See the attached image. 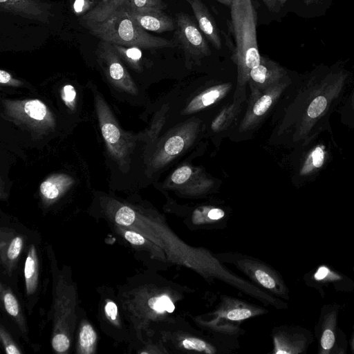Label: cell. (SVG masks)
I'll list each match as a JSON object with an SVG mask.
<instances>
[{"label":"cell","mask_w":354,"mask_h":354,"mask_svg":"<svg viewBox=\"0 0 354 354\" xmlns=\"http://www.w3.org/2000/svg\"><path fill=\"white\" fill-rule=\"evenodd\" d=\"M347 62L317 65L301 76L289 123L292 142L299 147H308L321 133L330 130L329 118L353 77Z\"/></svg>","instance_id":"1"},{"label":"cell","mask_w":354,"mask_h":354,"mask_svg":"<svg viewBox=\"0 0 354 354\" xmlns=\"http://www.w3.org/2000/svg\"><path fill=\"white\" fill-rule=\"evenodd\" d=\"M230 8L229 47L237 67L238 86L241 88L248 82L250 71L261 60L257 37V15L252 0H233Z\"/></svg>","instance_id":"2"},{"label":"cell","mask_w":354,"mask_h":354,"mask_svg":"<svg viewBox=\"0 0 354 354\" xmlns=\"http://www.w3.org/2000/svg\"><path fill=\"white\" fill-rule=\"evenodd\" d=\"M126 3L101 21L85 22L84 26L91 34L112 44L147 49L176 46L172 40L153 36L140 26L129 15Z\"/></svg>","instance_id":"3"},{"label":"cell","mask_w":354,"mask_h":354,"mask_svg":"<svg viewBox=\"0 0 354 354\" xmlns=\"http://www.w3.org/2000/svg\"><path fill=\"white\" fill-rule=\"evenodd\" d=\"M54 290V326L52 347L58 353H66L71 347V337L76 323V292L72 282L56 271V264H51Z\"/></svg>","instance_id":"4"},{"label":"cell","mask_w":354,"mask_h":354,"mask_svg":"<svg viewBox=\"0 0 354 354\" xmlns=\"http://www.w3.org/2000/svg\"><path fill=\"white\" fill-rule=\"evenodd\" d=\"M174 21L173 41L184 51L185 55L195 59L209 55L210 49L206 39L188 15L177 13Z\"/></svg>","instance_id":"5"},{"label":"cell","mask_w":354,"mask_h":354,"mask_svg":"<svg viewBox=\"0 0 354 354\" xmlns=\"http://www.w3.org/2000/svg\"><path fill=\"white\" fill-rule=\"evenodd\" d=\"M290 78L288 71L278 63L261 56L259 64L250 73V99L260 95L264 91Z\"/></svg>","instance_id":"6"},{"label":"cell","mask_w":354,"mask_h":354,"mask_svg":"<svg viewBox=\"0 0 354 354\" xmlns=\"http://www.w3.org/2000/svg\"><path fill=\"white\" fill-rule=\"evenodd\" d=\"M291 83L292 80L290 77L266 89L258 97L250 99V105L241 124V129H247L256 124Z\"/></svg>","instance_id":"7"},{"label":"cell","mask_w":354,"mask_h":354,"mask_svg":"<svg viewBox=\"0 0 354 354\" xmlns=\"http://www.w3.org/2000/svg\"><path fill=\"white\" fill-rule=\"evenodd\" d=\"M1 10L24 18L48 24L51 5L41 0H0Z\"/></svg>","instance_id":"8"},{"label":"cell","mask_w":354,"mask_h":354,"mask_svg":"<svg viewBox=\"0 0 354 354\" xmlns=\"http://www.w3.org/2000/svg\"><path fill=\"white\" fill-rule=\"evenodd\" d=\"M127 9L136 22L146 30L160 33L175 29V21L165 10L151 8L130 10L128 7Z\"/></svg>","instance_id":"9"},{"label":"cell","mask_w":354,"mask_h":354,"mask_svg":"<svg viewBox=\"0 0 354 354\" xmlns=\"http://www.w3.org/2000/svg\"><path fill=\"white\" fill-rule=\"evenodd\" d=\"M191 6L199 28L209 42L218 50L221 48L219 30L209 10L201 0H186Z\"/></svg>","instance_id":"10"},{"label":"cell","mask_w":354,"mask_h":354,"mask_svg":"<svg viewBox=\"0 0 354 354\" xmlns=\"http://www.w3.org/2000/svg\"><path fill=\"white\" fill-rule=\"evenodd\" d=\"M195 129L191 124L182 127L165 142L158 156V164L164 165L180 154L190 143L194 136Z\"/></svg>","instance_id":"11"},{"label":"cell","mask_w":354,"mask_h":354,"mask_svg":"<svg viewBox=\"0 0 354 354\" xmlns=\"http://www.w3.org/2000/svg\"><path fill=\"white\" fill-rule=\"evenodd\" d=\"M1 259L8 273H11L12 269L17 265V261L21 255L25 243V236L22 234L15 235L10 232L11 239L9 240L7 234L1 229Z\"/></svg>","instance_id":"12"},{"label":"cell","mask_w":354,"mask_h":354,"mask_svg":"<svg viewBox=\"0 0 354 354\" xmlns=\"http://www.w3.org/2000/svg\"><path fill=\"white\" fill-rule=\"evenodd\" d=\"M24 279L27 299L33 300L39 287V264L36 245H29L24 266Z\"/></svg>","instance_id":"13"},{"label":"cell","mask_w":354,"mask_h":354,"mask_svg":"<svg viewBox=\"0 0 354 354\" xmlns=\"http://www.w3.org/2000/svg\"><path fill=\"white\" fill-rule=\"evenodd\" d=\"M232 87L230 83L212 86L193 98L185 108V114L199 111L221 100Z\"/></svg>","instance_id":"14"},{"label":"cell","mask_w":354,"mask_h":354,"mask_svg":"<svg viewBox=\"0 0 354 354\" xmlns=\"http://www.w3.org/2000/svg\"><path fill=\"white\" fill-rule=\"evenodd\" d=\"M328 157V153L325 145L319 143L314 145L308 150L300 166L299 176L310 178L324 167Z\"/></svg>","instance_id":"15"},{"label":"cell","mask_w":354,"mask_h":354,"mask_svg":"<svg viewBox=\"0 0 354 354\" xmlns=\"http://www.w3.org/2000/svg\"><path fill=\"white\" fill-rule=\"evenodd\" d=\"M1 298L6 313L16 322L23 335L27 338V326L21 305L13 292L3 283H1Z\"/></svg>","instance_id":"16"},{"label":"cell","mask_w":354,"mask_h":354,"mask_svg":"<svg viewBox=\"0 0 354 354\" xmlns=\"http://www.w3.org/2000/svg\"><path fill=\"white\" fill-rule=\"evenodd\" d=\"M295 11L301 17L312 19L324 16L331 7L333 0H288Z\"/></svg>","instance_id":"17"},{"label":"cell","mask_w":354,"mask_h":354,"mask_svg":"<svg viewBox=\"0 0 354 354\" xmlns=\"http://www.w3.org/2000/svg\"><path fill=\"white\" fill-rule=\"evenodd\" d=\"M97 340V333L87 321L81 323L77 339V352L82 354L95 353Z\"/></svg>","instance_id":"18"},{"label":"cell","mask_w":354,"mask_h":354,"mask_svg":"<svg viewBox=\"0 0 354 354\" xmlns=\"http://www.w3.org/2000/svg\"><path fill=\"white\" fill-rule=\"evenodd\" d=\"M128 0H101L97 6L82 17L85 22H99L111 12L126 3Z\"/></svg>","instance_id":"19"},{"label":"cell","mask_w":354,"mask_h":354,"mask_svg":"<svg viewBox=\"0 0 354 354\" xmlns=\"http://www.w3.org/2000/svg\"><path fill=\"white\" fill-rule=\"evenodd\" d=\"M322 326L319 353L320 354H328L330 352L335 342V312H330L325 315Z\"/></svg>","instance_id":"20"},{"label":"cell","mask_w":354,"mask_h":354,"mask_svg":"<svg viewBox=\"0 0 354 354\" xmlns=\"http://www.w3.org/2000/svg\"><path fill=\"white\" fill-rule=\"evenodd\" d=\"M71 183V179L64 175L53 176L40 185V191L48 200L57 198L66 187Z\"/></svg>","instance_id":"21"},{"label":"cell","mask_w":354,"mask_h":354,"mask_svg":"<svg viewBox=\"0 0 354 354\" xmlns=\"http://www.w3.org/2000/svg\"><path fill=\"white\" fill-rule=\"evenodd\" d=\"M113 46L120 58L135 67H139V63L142 57L140 48L117 44H113Z\"/></svg>","instance_id":"22"},{"label":"cell","mask_w":354,"mask_h":354,"mask_svg":"<svg viewBox=\"0 0 354 354\" xmlns=\"http://www.w3.org/2000/svg\"><path fill=\"white\" fill-rule=\"evenodd\" d=\"M103 313L105 319L108 323L118 328H122V322L119 315L118 308L117 304L112 299H106L103 306Z\"/></svg>","instance_id":"23"},{"label":"cell","mask_w":354,"mask_h":354,"mask_svg":"<svg viewBox=\"0 0 354 354\" xmlns=\"http://www.w3.org/2000/svg\"><path fill=\"white\" fill-rule=\"evenodd\" d=\"M24 109L27 115L36 120H42L47 115L46 106L38 100L27 101Z\"/></svg>","instance_id":"24"},{"label":"cell","mask_w":354,"mask_h":354,"mask_svg":"<svg viewBox=\"0 0 354 354\" xmlns=\"http://www.w3.org/2000/svg\"><path fill=\"white\" fill-rule=\"evenodd\" d=\"M127 6L130 10L151 8L165 10L167 8L164 0H128Z\"/></svg>","instance_id":"25"},{"label":"cell","mask_w":354,"mask_h":354,"mask_svg":"<svg viewBox=\"0 0 354 354\" xmlns=\"http://www.w3.org/2000/svg\"><path fill=\"white\" fill-rule=\"evenodd\" d=\"M148 305L152 310L158 313L172 312L174 310V306L166 296L151 298L148 301Z\"/></svg>","instance_id":"26"},{"label":"cell","mask_w":354,"mask_h":354,"mask_svg":"<svg viewBox=\"0 0 354 354\" xmlns=\"http://www.w3.org/2000/svg\"><path fill=\"white\" fill-rule=\"evenodd\" d=\"M0 335L1 341L7 354H21L22 353L15 340L3 326H1Z\"/></svg>","instance_id":"27"},{"label":"cell","mask_w":354,"mask_h":354,"mask_svg":"<svg viewBox=\"0 0 354 354\" xmlns=\"http://www.w3.org/2000/svg\"><path fill=\"white\" fill-rule=\"evenodd\" d=\"M313 278L317 281L322 282L335 281L342 279L339 274L325 266H320L317 268Z\"/></svg>","instance_id":"28"},{"label":"cell","mask_w":354,"mask_h":354,"mask_svg":"<svg viewBox=\"0 0 354 354\" xmlns=\"http://www.w3.org/2000/svg\"><path fill=\"white\" fill-rule=\"evenodd\" d=\"M102 132L106 141L113 145L120 140V133L118 129L111 122H106L102 126Z\"/></svg>","instance_id":"29"},{"label":"cell","mask_w":354,"mask_h":354,"mask_svg":"<svg viewBox=\"0 0 354 354\" xmlns=\"http://www.w3.org/2000/svg\"><path fill=\"white\" fill-rule=\"evenodd\" d=\"M234 106L225 108L214 119L212 123V129L214 131H219L224 127V125L230 120L233 113Z\"/></svg>","instance_id":"30"},{"label":"cell","mask_w":354,"mask_h":354,"mask_svg":"<svg viewBox=\"0 0 354 354\" xmlns=\"http://www.w3.org/2000/svg\"><path fill=\"white\" fill-rule=\"evenodd\" d=\"M192 175V169L187 165L182 166L172 174L171 179L173 183L181 185L187 182Z\"/></svg>","instance_id":"31"},{"label":"cell","mask_w":354,"mask_h":354,"mask_svg":"<svg viewBox=\"0 0 354 354\" xmlns=\"http://www.w3.org/2000/svg\"><path fill=\"white\" fill-rule=\"evenodd\" d=\"M183 346L187 349L194 350L199 352L212 353L208 346L203 341L196 338H187L182 342Z\"/></svg>","instance_id":"32"},{"label":"cell","mask_w":354,"mask_h":354,"mask_svg":"<svg viewBox=\"0 0 354 354\" xmlns=\"http://www.w3.org/2000/svg\"><path fill=\"white\" fill-rule=\"evenodd\" d=\"M95 0H74L73 10L77 16H84L94 8Z\"/></svg>","instance_id":"33"},{"label":"cell","mask_w":354,"mask_h":354,"mask_svg":"<svg viewBox=\"0 0 354 354\" xmlns=\"http://www.w3.org/2000/svg\"><path fill=\"white\" fill-rule=\"evenodd\" d=\"M255 276L258 281L264 287L272 289L276 287V281L268 273L263 270H257Z\"/></svg>","instance_id":"34"},{"label":"cell","mask_w":354,"mask_h":354,"mask_svg":"<svg viewBox=\"0 0 354 354\" xmlns=\"http://www.w3.org/2000/svg\"><path fill=\"white\" fill-rule=\"evenodd\" d=\"M226 316L230 320L239 321L250 317L252 312L248 309H233Z\"/></svg>","instance_id":"35"},{"label":"cell","mask_w":354,"mask_h":354,"mask_svg":"<svg viewBox=\"0 0 354 354\" xmlns=\"http://www.w3.org/2000/svg\"><path fill=\"white\" fill-rule=\"evenodd\" d=\"M76 97V91L72 85L68 84L64 86L62 97L68 105H71Z\"/></svg>","instance_id":"36"},{"label":"cell","mask_w":354,"mask_h":354,"mask_svg":"<svg viewBox=\"0 0 354 354\" xmlns=\"http://www.w3.org/2000/svg\"><path fill=\"white\" fill-rule=\"evenodd\" d=\"M265 3L266 6L271 11L274 12H279L281 11V8L278 5L276 0H262Z\"/></svg>","instance_id":"37"},{"label":"cell","mask_w":354,"mask_h":354,"mask_svg":"<svg viewBox=\"0 0 354 354\" xmlns=\"http://www.w3.org/2000/svg\"><path fill=\"white\" fill-rule=\"evenodd\" d=\"M225 212L218 208L212 209L208 213V217L212 220H218L223 218Z\"/></svg>","instance_id":"38"},{"label":"cell","mask_w":354,"mask_h":354,"mask_svg":"<svg viewBox=\"0 0 354 354\" xmlns=\"http://www.w3.org/2000/svg\"><path fill=\"white\" fill-rule=\"evenodd\" d=\"M12 81H13V79L9 73L3 70H0L1 84H8Z\"/></svg>","instance_id":"39"},{"label":"cell","mask_w":354,"mask_h":354,"mask_svg":"<svg viewBox=\"0 0 354 354\" xmlns=\"http://www.w3.org/2000/svg\"><path fill=\"white\" fill-rule=\"evenodd\" d=\"M216 1L221 3L222 4H224L227 6L230 7L233 0H216Z\"/></svg>","instance_id":"40"},{"label":"cell","mask_w":354,"mask_h":354,"mask_svg":"<svg viewBox=\"0 0 354 354\" xmlns=\"http://www.w3.org/2000/svg\"><path fill=\"white\" fill-rule=\"evenodd\" d=\"M350 107L352 109V111H353V115H354V91L351 96Z\"/></svg>","instance_id":"41"},{"label":"cell","mask_w":354,"mask_h":354,"mask_svg":"<svg viewBox=\"0 0 354 354\" xmlns=\"http://www.w3.org/2000/svg\"><path fill=\"white\" fill-rule=\"evenodd\" d=\"M351 345H352L353 351L354 352V335L353 336Z\"/></svg>","instance_id":"42"}]
</instances>
